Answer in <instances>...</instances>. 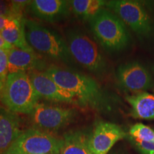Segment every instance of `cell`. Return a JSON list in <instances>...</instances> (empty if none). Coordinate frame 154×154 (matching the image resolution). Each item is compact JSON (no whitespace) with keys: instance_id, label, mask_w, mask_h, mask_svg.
<instances>
[{"instance_id":"4","label":"cell","mask_w":154,"mask_h":154,"mask_svg":"<svg viewBox=\"0 0 154 154\" xmlns=\"http://www.w3.org/2000/svg\"><path fill=\"white\" fill-rule=\"evenodd\" d=\"M24 29L28 44L34 51L65 64L74 63L66 42L57 32L36 22L26 19H25Z\"/></svg>"},{"instance_id":"26","label":"cell","mask_w":154,"mask_h":154,"mask_svg":"<svg viewBox=\"0 0 154 154\" xmlns=\"http://www.w3.org/2000/svg\"><path fill=\"white\" fill-rule=\"evenodd\" d=\"M110 154H122V153H119V152H114V153H110Z\"/></svg>"},{"instance_id":"24","label":"cell","mask_w":154,"mask_h":154,"mask_svg":"<svg viewBox=\"0 0 154 154\" xmlns=\"http://www.w3.org/2000/svg\"><path fill=\"white\" fill-rule=\"evenodd\" d=\"M4 154H17V153H14V152L13 151H11L10 149H9Z\"/></svg>"},{"instance_id":"10","label":"cell","mask_w":154,"mask_h":154,"mask_svg":"<svg viewBox=\"0 0 154 154\" xmlns=\"http://www.w3.org/2000/svg\"><path fill=\"white\" fill-rule=\"evenodd\" d=\"M126 136V132L119 125L107 121H100L89 136V148L92 154H108L119 140Z\"/></svg>"},{"instance_id":"8","label":"cell","mask_w":154,"mask_h":154,"mask_svg":"<svg viewBox=\"0 0 154 154\" xmlns=\"http://www.w3.org/2000/svg\"><path fill=\"white\" fill-rule=\"evenodd\" d=\"M76 114L74 108L38 103L30 116L34 128L53 134L68 126Z\"/></svg>"},{"instance_id":"12","label":"cell","mask_w":154,"mask_h":154,"mask_svg":"<svg viewBox=\"0 0 154 154\" xmlns=\"http://www.w3.org/2000/svg\"><path fill=\"white\" fill-rule=\"evenodd\" d=\"M46 62L34 51H25L13 47L8 51L9 74L43 71Z\"/></svg>"},{"instance_id":"15","label":"cell","mask_w":154,"mask_h":154,"mask_svg":"<svg viewBox=\"0 0 154 154\" xmlns=\"http://www.w3.org/2000/svg\"><path fill=\"white\" fill-rule=\"evenodd\" d=\"M126 100L131 106V115L134 119L154 120V94L140 92L126 96Z\"/></svg>"},{"instance_id":"20","label":"cell","mask_w":154,"mask_h":154,"mask_svg":"<svg viewBox=\"0 0 154 154\" xmlns=\"http://www.w3.org/2000/svg\"><path fill=\"white\" fill-rule=\"evenodd\" d=\"M8 51L9 50L0 49V80L3 83L9 75Z\"/></svg>"},{"instance_id":"19","label":"cell","mask_w":154,"mask_h":154,"mask_svg":"<svg viewBox=\"0 0 154 154\" xmlns=\"http://www.w3.org/2000/svg\"><path fill=\"white\" fill-rule=\"evenodd\" d=\"M131 139L133 142H154V130L143 124H136L129 129Z\"/></svg>"},{"instance_id":"22","label":"cell","mask_w":154,"mask_h":154,"mask_svg":"<svg viewBox=\"0 0 154 154\" xmlns=\"http://www.w3.org/2000/svg\"><path fill=\"white\" fill-rule=\"evenodd\" d=\"M12 19L11 18H7V17H0V33L2 31H3L5 29L8 27L11 24Z\"/></svg>"},{"instance_id":"13","label":"cell","mask_w":154,"mask_h":154,"mask_svg":"<svg viewBox=\"0 0 154 154\" xmlns=\"http://www.w3.org/2000/svg\"><path fill=\"white\" fill-rule=\"evenodd\" d=\"M29 9L37 18L54 22L68 16L71 7L69 1L66 0H34Z\"/></svg>"},{"instance_id":"18","label":"cell","mask_w":154,"mask_h":154,"mask_svg":"<svg viewBox=\"0 0 154 154\" xmlns=\"http://www.w3.org/2000/svg\"><path fill=\"white\" fill-rule=\"evenodd\" d=\"M71 9L76 17L88 20L104 8L106 1L103 0H73L69 1Z\"/></svg>"},{"instance_id":"25","label":"cell","mask_w":154,"mask_h":154,"mask_svg":"<svg viewBox=\"0 0 154 154\" xmlns=\"http://www.w3.org/2000/svg\"><path fill=\"white\" fill-rule=\"evenodd\" d=\"M3 84H4V83L2 82L1 80H0V93H1L2 89V88H3Z\"/></svg>"},{"instance_id":"5","label":"cell","mask_w":154,"mask_h":154,"mask_svg":"<svg viewBox=\"0 0 154 154\" xmlns=\"http://www.w3.org/2000/svg\"><path fill=\"white\" fill-rule=\"evenodd\" d=\"M66 44L74 61L96 76L107 74L109 65L97 44L84 32L71 29L67 32Z\"/></svg>"},{"instance_id":"17","label":"cell","mask_w":154,"mask_h":154,"mask_svg":"<svg viewBox=\"0 0 154 154\" xmlns=\"http://www.w3.org/2000/svg\"><path fill=\"white\" fill-rule=\"evenodd\" d=\"M25 19H13L11 24L0 33L4 39L13 47L25 51H32L34 49L28 44L24 29Z\"/></svg>"},{"instance_id":"21","label":"cell","mask_w":154,"mask_h":154,"mask_svg":"<svg viewBox=\"0 0 154 154\" xmlns=\"http://www.w3.org/2000/svg\"><path fill=\"white\" fill-rule=\"evenodd\" d=\"M0 17L19 19L15 12L12 1L0 0ZM19 20H21V19H19Z\"/></svg>"},{"instance_id":"11","label":"cell","mask_w":154,"mask_h":154,"mask_svg":"<svg viewBox=\"0 0 154 154\" xmlns=\"http://www.w3.org/2000/svg\"><path fill=\"white\" fill-rule=\"evenodd\" d=\"M27 73L40 99L76 105L74 96L58 85L45 71H32Z\"/></svg>"},{"instance_id":"9","label":"cell","mask_w":154,"mask_h":154,"mask_svg":"<svg viewBox=\"0 0 154 154\" xmlns=\"http://www.w3.org/2000/svg\"><path fill=\"white\" fill-rule=\"evenodd\" d=\"M116 77L119 85L132 93L146 92L154 88V79L150 71L138 61L121 64L116 69Z\"/></svg>"},{"instance_id":"3","label":"cell","mask_w":154,"mask_h":154,"mask_svg":"<svg viewBox=\"0 0 154 154\" xmlns=\"http://www.w3.org/2000/svg\"><path fill=\"white\" fill-rule=\"evenodd\" d=\"M38 99L28 73L9 74L0 93V101L5 109L16 114H31Z\"/></svg>"},{"instance_id":"7","label":"cell","mask_w":154,"mask_h":154,"mask_svg":"<svg viewBox=\"0 0 154 154\" xmlns=\"http://www.w3.org/2000/svg\"><path fill=\"white\" fill-rule=\"evenodd\" d=\"M62 138L38 128L21 133L9 149L17 154H59Z\"/></svg>"},{"instance_id":"14","label":"cell","mask_w":154,"mask_h":154,"mask_svg":"<svg viewBox=\"0 0 154 154\" xmlns=\"http://www.w3.org/2000/svg\"><path fill=\"white\" fill-rule=\"evenodd\" d=\"M22 132L18 116L0 109V154H4L11 147Z\"/></svg>"},{"instance_id":"23","label":"cell","mask_w":154,"mask_h":154,"mask_svg":"<svg viewBox=\"0 0 154 154\" xmlns=\"http://www.w3.org/2000/svg\"><path fill=\"white\" fill-rule=\"evenodd\" d=\"M12 47H13L12 45H11L10 44L7 43L5 39L2 37V36L0 35V49H5V50H10Z\"/></svg>"},{"instance_id":"2","label":"cell","mask_w":154,"mask_h":154,"mask_svg":"<svg viewBox=\"0 0 154 154\" xmlns=\"http://www.w3.org/2000/svg\"><path fill=\"white\" fill-rule=\"evenodd\" d=\"M94 38L109 52H120L131 44V35L120 18L106 8H103L89 20Z\"/></svg>"},{"instance_id":"6","label":"cell","mask_w":154,"mask_h":154,"mask_svg":"<svg viewBox=\"0 0 154 154\" xmlns=\"http://www.w3.org/2000/svg\"><path fill=\"white\" fill-rule=\"evenodd\" d=\"M106 7L117 15L141 40L154 35V23L143 4L133 0H112L106 3Z\"/></svg>"},{"instance_id":"1","label":"cell","mask_w":154,"mask_h":154,"mask_svg":"<svg viewBox=\"0 0 154 154\" xmlns=\"http://www.w3.org/2000/svg\"><path fill=\"white\" fill-rule=\"evenodd\" d=\"M45 72L58 85L74 96L78 106L96 112L112 110V99L94 79L56 66H49Z\"/></svg>"},{"instance_id":"27","label":"cell","mask_w":154,"mask_h":154,"mask_svg":"<svg viewBox=\"0 0 154 154\" xmlns=\"http://www.w3.org/2000/svg\"><path fill=\"white\" fill-rule=\"evenodd\" d=\"M142 154H154V152H151V153H142Z\"/></svg>"},{"instance_id":"16","label":"cell","mask_w":154,"mask_h":154,"mask_svg":"<svg viewBox=\"0 0 154 154\" xmlns=\"http://www.w3.org/2000/svg\"><path fill=\"white\" fill-rule=\"evenodd\" d=\"M89 136L82 130L70 131L63 134L59 154H92Z\"/></svg>"}]
</instances>
